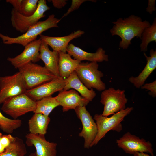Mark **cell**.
Listing matches in <instances>:
<instances>
[{
    "mask_svg": "<svg viewBox=\"0 0 156 156\" xmlns=\"http://www.w3.org/2000/svg\"><path fill=\"white\" fill-rule=\"evenodd\" d=\"M64 79L56 77L50 81L34 88L27 90L25 94L35 101L51 96L54 93L63 90L65 86Z\"/></svg>",
    "mask_w": 156,
    "mask_h": 156,
    "instance_id": "obj_13",
    "label": "cell"
},
{
    "mask_svg": "<svg viewBox=\"0 0 156 156\" xmlns=\"http://www.w3.org/2000/svg\"><path fill=\"white\" fill-rule=\"evenodd\" d=\"M42 41L39 38L25 47L23 51L14 57H8L7 60L15 68L31 62L35 63L40 60V51Z\"/></svg>",
    "mask_w": 156,
    "mask_h": 156,
    "instance_id": "obj_12",
    "label": "cell"
},
{
    "mask_svg": "<svg viewBox=\"0 0 156 156\" xmlns=\"http://www.w3.org/2000/svg\"><path fill=\"white\" fill-rule=\"evenodd\" d=\"M23 77L18 71L0 77V105L7 99L25 93L27 90Z\"/></svg>",
    "mask_w": 156,
    "mask_h": 156,
    "instance_id": "obj_9",
    "label": "cell"
},
{
    "mask_svg": "<svg viewBox=\"0 0 156 156\" xmlns=\"http://www.w3.org/2000/svg\"><path fill=\"white\" fill-rule=\"evenodd\" d=\"M2 134L0 132V154L3 153L5 151V149L3 147L1 143V138Z\"/></svg>",
    "mask_w": 156,
    "mask_h": 156,
    "instance_id": "obj_35",
    "label": "cell"
},
{
    "mask_svg": "<svg viewBox=\"0 0 156 156\" xmlns=\"http://www.w3.org/2000/svg\"><path fill=\"white\" fill-rule=\"evenodd\" d=\"M38 0H22L20 10L19 12L25 16L33 15L38 7Z\"/></svg>",
    "mask_w": 156,
    "mask_h": 156,
    "instance_id": "obj_27",
    "label": "cell"
},
{
    "mask_svg": "<svg viewBox=\"0 0 156 156\" xmlns=\"http://www.w3.org/2000/svg\"><path fill=\"white\" fill-rule=\"evenodd\" d=\"M58 70L60 76L64 79L68 78L75 71L81 62L73 59L68 53L58 52Z\"/></svg>",
    "mask_w": 156,
    "mask_h": 156,
    "instance_id": "obj_21",
    "label": "cell"
},
{
    "mask_svg": "<svg viewBox=\"0 0 156 156\" xmlns=\"http://www.w3.org/2000/svg\"><path fill=\"white\" fill-rule=\"evenodd\" d=\"M112 23L114 25L110 30L111 34L120 38L121 40L119 46L123 49L128 48L134 37L141 39L144 29L151 25L149 21L146 20L143 21L140 17L133 15L124 18H120Z\"/></svg>",
    "mask_w": 156,
    "mask_h": 156,
    "instance_id": "obj_1",
    "label": "cell"
},
{
    "mask_svg": "<svg viewBox=\"0 0 156 156\" xmlns=\"http://www.w3.org/2000/svg\"><path fill=\"white\" fill-rule=\"evenodd\" d=\"M55 97L60 106L62 107L63 112L71 109H75L78 107L86 106L90 102L73 89L63 90L59 92Z\"/></svg>",
    "mask_w": 156,
    "mask_h": 156,
    "instance_id": "obj_15",
    "label": "cell"
},
{
    "mask_svg": "<svg viewBox=\"0 0 156 156\" xmlns=\"http://www.w3.org/2000/svg\"><path fill=\"white\" fill-rule=\"evenodd\" d=\"M15 138V137L13 136L10 134L4 135L2 134L0 140L1 144L5 150L14 141Z\"/></svg>",
    "mask_w": 156,
    "mask_h": 156,
    "instance_id": "obj_30",
    "label": "cell"
},
{
    "mask_svg": "<svg viewBox=\"0 0 156 156\" xmlns=\"http://www.w3.org/2000/svg\"><path fill=\"white\" fill-rule=\"evenodd\" d=\"M87 1H95L94 0H72L70 7L67 10V12L64 14L61 18L60 19V20H61L62 18L67 16L73 11L78 9L82 3Z\"/></svg>",
    "mask_w": 156,
    "mask_h": 156,
    "instance_id": "obj_28",
    "label": "cell"
},
{
    "mask_svg": "<svg viewBox=\"0 0 156 156\" xmlns=\"http://www.w3.org/2000/svg\"><path fill=\"white\" fill-rule=\"evenodd\" d=\"M60 20L55 17L53 14L49 15L43 21H39L30 27L22 35L16 37H11L0 33V38L5 44H18L25 47L36 40L38 35L43 32L53 27H58V23Z\"/></svg>",
    "mask_w": 156,
    "mask_h": 156,
    "instance_id": "obj_2",
    "label": "cell"
},
{
    "mask_svg": "<svg viewBox=\"0 0 156 156\" xmlns=\"http://www.w3.org/2000/svg\"><path fill=\"white\" fill-rule=\"evenodd\" d=\"M97 62H81L75 71L81 82L88 89L95 88L99 91L106 89L105 83L101 80L103 73L98 70Z\"/></svg>",
    "mask_w": 156,
    "mask_h": 156,
    "instance_id": "obj_4",
    "label": "cell"
},
{
    "mask_svg": "<svg viewBox=\"0 0 156 156\" xmlns=\"http://www.w3.org/2000/svg\"><path fill=\"white\" fill-rule=\"evenodd\" d=\"M133 155L134 156H152L146 153L138 152H135L134 153Z\"/></svg>",
    "mask_w": 156,
    "mask_h": 156,
    "instance_id": "obj_34",
    "label": "cell"
},
{
    "mask_svg": "<svg viewBox=\"0 0 156 156\" xmlns=\"http://www.w3.org/2000/svg\"><path fill=\"white\" fill-rule=\"evenodd\" d=\"M27 153L26 147L23 140L16 137L5 151L0 154V156H25Z\"/></svg>",
    "mask_w": 156,
    "mask_h": 156,
    "instance_id": "obj_24",
    "label": "cell"
},
{
    "mask_svg": "<svg viewBox=\"0 0 156 156\" xmlns=\"http://www.w3.org/2000/svg\"><path fill=\"white\" fill-rule=\"evenodd\" d=\"M125 91L110 87L103 91L101 94V102L104 105L101 115L104 116L113 115L125 109L128 99Z\"/></svg>",
    "mask_w": 156,
    "mask_h": 156,
    "instance_id": "obj_7",
    "label": "cell"
},
{
    "mask_svg": "<svg viewBox=\"0 0 156 156\" xmlns=\"http://www.w3.org/2000/svg\"><path fill=\"white\" fill-rule=\"evenodd\" d=\"M59 106L60 105L56 97L51 96L44 97L36 101V108L33 112L49 116L52 111Z\"/></svg>",
    "mask_w": 156,
    "mask_h": 156,
    "instance_id": "obj_23",
    "label": "cell"
},
{
    "mask_svg": "<svg viewBox=\"0 0 156 156\" xmlns=\"http://www.w3.org/2000/svg\"><path fill=\"white\" fill-rule=\"evenodd\" d=\"M140 44V51L145 53L147 51L148 46L151 42H156V18H155L150 26L145 28L142 35Z\"/></svg>",
    "mask_w": 156,
    "mask_h": 156,
    "instance_id": "obj_25",
    "label": "cell"
},
{
    "mask_svg": "<svg viewBox=\"0 0 156 156\" xmlns=\"http://www.w3.org/2000/svg\"><path fill=\"white\" fill-rule=\"evenodd\" d=\"M50 8L45 0L38 1L37 9L31 16H24L13 8L11 12V21L12 27L17 31L24 33L29 28L45 16L44 13Z\"/></svg>",
    "mask_w": 156,
    "mask_h": 156,
    "instance_id": "obj_8",
    "label": "cell"
},
{
    "mask_svg": "<svg viewBox=\"0 0 156 156\" xmlns=\"http://www.w3.org/2000/svg\"><path fill=\"white\" fill-rule=\"evenodd\" d=\"M22 0H7L6 1L11 4L13 6V8L18 12L21 9Z\"/></svg>",
    "mask_w": 156,
    "mask_h": 156,
    "instance_id": "obj_31",
    "label": "cell"
},
{
    "mask_svg": "<svg viewBox=\"0 0 156 156\" xmlns=\"http://www.w3.org/2000/svg\"><path fill=\"white\" fill-rule=\"evenodd\" d=\"M40 57L44 62V66L49 71L56 77H60L58 66V52L51 51L48 45L42 42L40 48Z\"/></svg>",
    "mask_w": 156,
    "mask_h": 156,
    "instance_id": "obj_18",
    "label": "cell"
},
{
    "mask_svg": "<svg viewBox=\"0 0 156 156\" xmlns=\"http://www.w3.org/2000/svg\"><path fill=\"white\" fill-rule=\"evenodd\" d=\"M50 120L49 116L40 113H34L28 121L29 133L45 135Z\"/></svg>",
    "mask_w": 156,
    "mask_h": 156,
    "instance_id": "obj_22",
    "label": "cell"
},
{
    "mask_svg": "<svg viewBox=\"0 0 156 156\" xmlns=\"http://www.w3.org/2000/svg\"><path fill=\"white\" fill-rule=\"evenodd\" d=\"M45 135L29 133L25 136L26 143L28 146H34L36 156H56L57 144L47 141Z\"/></svg>",
    "mask_w": 156,
    "mask_h": 156,
    "instance_id": "obj_14",
    "label": "cell"
},
{
    "mask_svg": "<svg viewBox=\"0 0 156 156\" xmlns=\"http://www.w3.org/2000/svg\"><path fill=\"white\" fill-rule=\"evenodd\" d=\"M155 0H149L148 6L146 8V11L150 14H151L153 11L156 10Z\"/></svg>",
    "mask_w": 156,
    "mask_h": 156,
    "instance_id": "obj_33",
    "label": "cell"
},
{
    "mask_svg": "<svg viewBox=\"0 0 156 156\" xmlns=\"http://www.w3.org/2000/svg\"><path fill=\"white\" fill-rule=\"evenodd\" d=\"M18 69L24 81L27 90L50 81L57 77L44 66L31 62Z\"/></svg>",
    "mask_w": 156,
    "mask_h": 156,
    "instance_id": "obj_5",
    "label": "cell"
},
{
    "mask_svg": "<svg viewBox=\"0 0 156 156\" xmlns=\"http://www.w3.org/2000/svg\"><path fill=\"white\" fill-rule=\"evenodd\" d=\"M147 63L144 69L136 77L131 76L128 81L137 88H140L144 84L147 78L156 68V50L151 49L150 51V56H148L144 53Z\"/></svg>",
    "mask_w": 156,
    "mask_h": 156,
    "instance_id": "obj_19",
    "label": "cell"
},
{
    "mask_svg": "<svg viewBox=\"0 0 156 156\" xmlns=\"http://www.w3.org/2000/svg\"><path fill=\"white\" fill-rule=\"evenodd\" d=\"M84 33L83 31L79 30L64 36L52 37L42 34L39 36L42 41L50 46L53 51L66 53L69 42L72 40L81 36Z\"/></svg>",
    "mask_w": 156,
    "mask_h": 156,
    "instance_id": "obj_17",
    "label": "cell"
},
{
    "mask_svg": "<svg viewBox=\"0 0 156 156\" xmlns=\"http://www.w3.org/2000/svg\"><path fill=\"white\" fill-rule=\"evenodd\" d=\"M51 1L53 6L58 9L62 8L67 4L66 0H52Z\"/></svg>",
    "mask_w": 156,
    "mask_h": 156,
    "instance_id": "obj_32",
    "label": "cell"
},
{
    "mask_svg": "<svg viewBox=\"0 0 156 156\" xmlns=\"http://www.w3.org/2000/svg\"><path fill=\"white\" fill-rule=\"evenodd\" d=\"M64 81L65 85L64 90L74 89L79 92L82 97L90 102L92 101L96 95L93 89H88L81 82L75 71L68 78L64 79Z\"/></svg>",
    "mask_w": 156,
    "mask_h": 156,
    "instance_id": "obj_20",
    "label": "cell"
},
{
    "mask_svg": "<svg viewBox=\"0 0 156 156\" xmlns=\"http://www.w3.org/2000/svg\"><path fill=\"white\" fill-rule=\"evenodd\" d=\"M66 52L74 59L81 62L86 60L97 62L109 60L108 56L105 54V51L101 47L98 48L95 52L90 53L84 51L73 44L70 43L67 47Z\"/></svg>",
    "mask_w": 156,
    "mask_h": 156,
    "instance_id": "obj_16",
    "label": "cell"
},
{
    "mask_svg": "<svg viewBox=\"0 0 156 156\" xmlns=\"http://www.w3.org/2000/svg\"><path fill=\"white\" fill-rule=\"evenodd\" d=\"M36 156L35 153H31L28 156Z\"/></svg>",
    "mask_w": 156,
    "mask_h": 156,
    "instance_id": "obj_36",
    "label": "cell"
},
{
    "mask_svg": "<svg viewBox=\"0 0 156 156\" xmlns=\"http://www.w3.org/2000/svg\"><path fill=\"white\" fill-rule=\"evenodd\" d=\"M21 124V120L8 118L4 116L0 111V128L4 132L10 134L19 128Z\"/></svg>",
    "mask_w": 156,
    "mask_h": 156,
    "instance_id": "obj_26",
    "label": "cell"
},
{
    "mask_svg": "<svg viewBox=\"0 0 156 156\" xmlns=\"http://www.w3.org/2000/svg\"><path fill=\"white\" fill-rule=\"evenodd\" d=\"M36 107V101L24 93L6 99L1 109L14 119H17L28 112H33Z\"/></svg>",
    "mask_w": 156,
    "mask_h": 156,
    "instance_id": "obj_6",
    "label": "cell"
},
{
    "mask_svg": "<svg viewBox=\"0 0 156 156\" xmlns=\"http://www.w3.org/2000/svg\"><path fill=\"white\" fill-rule=\"evenodd\" d=\"M140 88L149 91V94L152 97H155L156 96V80L150 83H144Z\"/></svg>",
    "mask_w": 156,
    "mask_h": 156,
    "instance_id": "obj_29",
    "label": "cell"
},
{
    "mask_svg": "<svg viewBox=\"0 0 156 156\" xmlns=\"http://www.w3.org/2000/svg\"><path fill=\"white\" fill-rule=\"evenodd\" d=\"M133 109V108L132 107H128L115 113L109 117L103 116L101 114H95L93 119L96 121L97 132L90 147L97 144L109 131L113 130L118 132H120L122 130L121 122Z\"/></svg>",
    "mask_w": 156,
    "mask_h": 156,
    "instance_id": "obj_3",
    "label": "cell"
},
{
    "mask_svg": "<svg viewBox=\"0 0 156 156\" xmlns=\"http://www.w3.org/2000/svg\"><path fill=\"white\" fill-rule=\"evenodd\" d=\"M118 146L125 152L130 154L135 152L148 153L154 156L151 143L144 139L127 132L116 140Z\"/></svg>",
    "mask_w": 156,
    "mask_h": 156,
    "instance_id": "obj_10",
    "label": "cell"
},
{
    "mask_svg": "<svg viewBox=\"0 0 156 156\" xmlns=\"http://www.w3.org/2000/svg\"><path fill=\"white\" fill-rule=\"evenodd\" d=\"M78 118L81 120L82 129L79 135L84 138V147L88 149L94 140L97 132V128L96 122L86 106H79L75 109Z\"/></svg>",
    "mask_w": 156,
    "mask_h": 156,
    "instance_id": "obj_11",
    "label": "cell"
}]
</instances>
